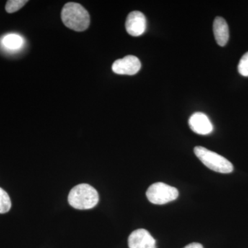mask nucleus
I'll return each mask as SVG.
<instances>
[{
  "instance_id": "f257e3e1",
  "label": "nucleus",
  "mask_w": 248,
  "mask_h": 248,
  "mask_svg": "<svg viewBox=\"0 0 248 248\" xmlns=\"http://www.w3.org/2000/svg\"><path fill=\"white\" fill-rule=\"evenodd\" d=\"M62 19L66 27L78 32L86 30L90 25L89 12L78 3L65 4L62 11Z\"/></svg>"
},
{
  "instance_id": "f03ea898",
  "label": "nucleus",
  "mask_w": 248,
  "mask_h": 248,
  "mask_svg": "<svg viewBox=\"0 0 248 248\" xmlns=\"http://www.w3.org/2000/svg\"><path fill=\"white\" fill-rule=\"evenodd\" d=\"M97 191L89 184H82L75 186L68 195V203L78 210H88L94 208L99 202Z\"/></svg>"
},
{
  "instance_id": "7ed1b4c3",
  "label": "nucleus",
  "mask_w": 248,
  "mask_h": 248,
  "mask_svg": "<svg viewBox=\"0 0 248 248\" xmlns=\"http://www.w3.org/2000/svg\"><path fill=\"white\" fill-rule=\"evenodd\" d=\"M195 154L206 167L217 172L228 174L234 170L233 165L226 158L202 146H196Z\"/></svg>"
},
{
  "instance_id": "20e7f679",
  "label": "nucleus",
  "mask_w": 248,
  "mask_h": 248,
  "mask_svg": "<svg viewBox=\"0 0 248 248\" xmlns=\"http://www.w3.org/2000/svg\"><path fill=\"white\" fill-rule=\"evenodd\" d=\"M146 197L152 203L164 205L177 200L179 197V191L176 187L164 183H155L148 187Z\"/></svg>"
},
{
  "instance_id": "39448f33",
  "label": "nucleus",
  "mask_w": 248,
  "mask_h": 248,
  "mask_svg": "<svg viewBox=\"0 0 248 248\" xmlns=\"http://www.w3.org/2000/svg\"><path fill=\"white\" fill-rule=\"evenodd\" d=\"M141 67V62L137 57L128 55L116 60L112 64V70L116 74L134 76L140 71Z\"/></svg>"
},
{
  "instance_id": "423d86ee",
  "label": "nucleus",
  "mask_w": 248,
  "mask_h": 248,
  "mask_svg": "<svg viewBox=\"0 0 248 248\" xmlns=\"http://www.w3.org/2000/svg\"><path fill=\"white\" fill-rule=\"evenodd\" d=\"M146 24V19L144 15L140 11H133L127 17L125 29L129 35L138 37L144 33Z\"/></svg>"
},
{
  "instance_id": "0eeeda50",
  "label": "nucleus",
  "mask_w": 248,
  "mask_h": 248,
  "mask_svg": "<svg viewBox=\"0 0 248 248\" xmlns=\"http://www.w3.org/2000/svg\"><path fill=\"white\" fill-rule=\"evenodd\" d=\"M129 248H156V241L145 229L133 231L128 237Z\"/></svg>"
},
{
  "instance_id": "6e6552de",
  "label": "nucleus",
  "mask_w": 248,
  "mask_h": 248,
  "mask_svg": "<svg viewBox=\"0 0 248 248\" xmlns=\"http://www.w3.org/2000/svg\"><path fill=\"white\" fill-rule=\"evenodd\" d=\"M190 128L194 133L201 135H209L213 131V125L205 114L195 112L188 121Z\"/></svg>"
},
{
  "instance_id": "1a4fd4ad",
  "label": "nucleus",
  "mask_w": 248,
  "mask_h": 248,
  "mask_svg": "<svg viewBox=\"0 0 248 248\" xmlns=\"http://www.w3.org/2000/svg\"><path fill=\"white\" fill-rule=\"evenodd\" d=\"M215 40L220 46H224L229 40V27L226 21L221 17L215 18L213 23Z\"/></svg>"
},
{
  "instance_id": "9d476101",
  "label": "nucleus",
  "mask_w": 248,
  "mask_h": 248,
  "mask_svg": "<svg viewBox=\"0 0 248 248\" xmlns=\"http://www.w3.org/2000/svg\"><path fill=\"white\" fill-rule=\"evenodd\" d=\"M23 39L22 37L17 35H9L5 36L3 39V45L5 47L9 49H18L20 48L23 45Z\"/></svg>"
},
{
  "instance_id": "9b49d317",
  "label": "nucleus",
  "mask_w": 248,
  "mask_h": 248,
  "mask_svg": "<svg viewBox=\"0 0 248 248\" xmlns=\"http://www.w3.org/2000/svg\"><path fill=\"white\" fill-rule=\"evenodd\" d=\"M11 208V201L6 191L0 187V214L8 213Z\"/></svg>"
},
{
  "instance_id": "f8f14e48",
  "label": "nucleus",
  "mask_w": 248,
  "mask_h": 248,
  "mask_svg": "<svg viewBox=\"0 0 248 248\" xmlns=\"http://www.w3.org/2000/svg\"><path fill=\"white\" fill-rule=\"evenodd\" d=\"M28 1L27 0H10L8 1L6 5V12L9 14H13L22 9Z\"/></svg>"
},
{
  "instance_id": "ddd939ff",
  "label": "nucleus",
  "mask_w": 248,
  "mask_h": 248,
  "mask_svg": "<svg viewBox=\"0 0 248 248\" xmlns=\"http://www.w3.org/2000/svg\"><path fill=\"white\" fill-rule=\"evenodd\" d=\"M238 71L242 76L248 77V52L243 55L238 65Z\"/></svg>"
},
{
  "instance_id": "4468645a",
  "label": "nucleus",
  "mask_w": 248,
  "mask_h": 248,
  "mask_svg": "<svg viewBox=\"0 0 248 248\" xmlns=\"http://www.w3.org/2000/svg\"><path fill=\"white\" fill-rule=\"evenodd\" d=\"M184 248H204L202 244L199 243H192V244H188L187 246H185Z\"/></svg>"
}]
</instances>
